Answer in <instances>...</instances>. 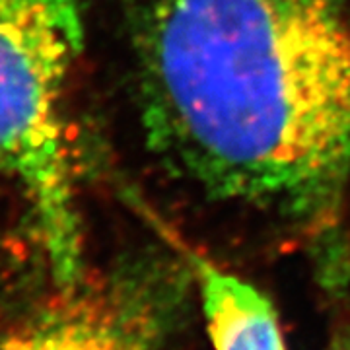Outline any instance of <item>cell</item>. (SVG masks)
Instances as JSON below:
<instances>
[{"label": "cell", "mask_w": 350, "mask_h": 350, "mask_svg": "<svg viewBox=\"0 0 350 350\" xmlns=\"http://www.w3.org/2000/svg\"><path fill=\"white\" fill-rule=\"evenodd\" d=\"M142 135L214 204L315 220L350 183V0H135Z\"/></svg>", "instance_id": "1"}, {"label": "cell", "mask_w": 350, "mask_h": 350, "mask_svg": "<svg viewBox=\"0 0 350 350\" xmlns=\"http://www.w3.org/2000/svg\"><path fill=\"white\" fill-rule=\"evenodd\" d=\"M88 0H0V179L18 187L55 286L86 275L70 94Z\"/></svg>", "instance_id": "2"}, {"label": "cell", "mask_w": 350, "mask_h": 350, "mask_svg": "<svg viewBox=\"0 0 350 350\" xmlns=\"http://www.w3.org/2000/svg\"><path fill=\"white\" fill-rule=\"evenodd\" d=\"M187 265L138 261L55 286L0 335V350H160L183 312Z\"/></svg>", "instance_id": "3"}, {"label": "cell", "mask_w": 350, "mask_h": 350, "mask_svg": "<svg viewBox=\"0 0 350 350\" xmlns=\"http://www.w3.org/2000/svg\"><path fill=\"white\" fill-rule=\"evenodd\" d=\"M214 350H286L273 301L222 265L179 245Z\"/></svg>", "instance_id": "4"}, {"label": "cell", "mask_w": 350, "mask_h": 350, "mask_svg": "<svg viewBox=\"0 0 350 350\" xmlns=\"http://www.w3.org/2000/svg\"><path fill=\"white\" fill-rule=\"evenodd\" d=\"M327 350H350V331L347 333H340Z\"/></svg>", "instance_id": "5"}]
</instances>
